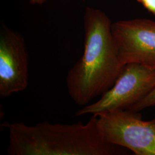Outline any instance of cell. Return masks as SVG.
I'll return each mask as SVG.
<instances>
[{
    "label": "cell",
    "mask_w": 155,
    "mask_h": 155,
    "mask_svg": "<svg viewBox=\"0 0 155 155\" xmlns=\"http://www.w3.org/2000/svg\"><path fill=\"white\" fill-rule=\"evenodd\" d=\"M110 18L87 7L83 16L84 50L66 77L68 93L78 105L86 106L110 89L125 64L118 54Z\"/></svg>",
    "instance_id": "cell-1"
},
{
    "label": "cell",
    "mask_w": 155,
    "mask_h": 155,
    "mask_svg": "<svg viewBox=\"0 0 155 155\" xmlns=\"http://www.w3.org/2000/svg\"><path fill=\"white\" fill-rule=\"evenodd\" d=\"M153 106H155V87L147 96L133 106L129 110L140 112L144 109Z\"/></svg>",
    "instance_id": "cell-7"
},
{
    "label": "cell",
    "mask_w": 155,
    "mask_h": 155,
    "mask_svg": "<svg viewBox=\"0 0 155 155\" xmlns=\"http://www.w3.org/2000/svg\"><path fill=\"white\" fill-rule=\"evenodd\" d=\"M144 8L155 16V0H137Z\"/></svg>",
    "instance_id": "cell-8"
},
{
    "label": "cell",
    "mask_w": 155,
    "mask_h": 155,
    "mask_svg": "<svg viewBox=\"0 0 155 155\" xmlns=\"http://www.w3.org/2000/svg\"><path fill=\"white\" fill-rule=\"evenodd\" d=\"M111 33L124 64L136 63L155 70V21H118L112 23Z\"/></svg>",
    "instance_id": "cell-5"
},
{
    "label": "cell",
    "mask_w": 155,
    "mask_h": 155,
    "mask_svg": "<svg viewBox=\"0 0 155 155\" xmlns=\"http://www.w3.org/2000/svg\"><path fill=\"white\" fill-rule=\"evenodd\" d=\"M154 120H155V118H154Z\"/></svg>",
    "instance_id": "cell-10"
},
{
    "label": "cell",
    "mask_w": 155,
    "mask_h": 155,
    "mask_svg": "<svg viewBox=\"0 0 155 155\" xmlns=\"http://www.w3.org/2000/svg\"><path fill=\"white\" fill-rule=\"evenodd\" d=\"M47 0H29V3L32 5H41Z\"/></svg>",
    "instance_id": "cell-9"
},
{
    "label": "cell",
    "mask_w": 155,
    "mask_h": 155,
    "mask_svg": "<svg viewBox=\"0 0 155 155\" xmlns=\"http://www.w3.org/2000/svg\"><path fill=\"white\" fill-rule=\"evenodd\" d=\"M29 55L21 34L2 23L0 29V97L5 98L27 88Z\"/></svg>",
    "instance_id": "cell-6"
},
{
    "label": "cell",
    "mask_w": 155,
    "mask_h": 155,
    "mask_svg": "<svg viewBox=\"0 0 155 155\" xmlns=\"http://www.w3.org/2000/svg\"><path fill=\"white\" fill-rule=\"evenodd\" d=\"M2 126L9 132V155H129V150L103 139L94 116L86 124L6 122Z\"/></svg>",
    "instance_id": "cell-2"
},
{
    "label": "cell",
    "mask_w": 155,
    "mask_h": 155,
    "mask_svg": "<svg viewBox=\"0 0 155 155\" xmlns=\"http://www.w3.org/2000/svg\"><path fill=\"white\" fill-rule=\"evenodd\" d=\"M155 87V70L136 63L126 64L113 86L95 102L84 106L75 116H94L111 111L129 110Z\"/></svg>",
    "instance_id": "cell-4"
},
{
    "label": "cell",
    "mask_w": 155,
    "mask_h": 155,
    "mask_svg": "<svg viewBox=\"0 0 155 155\" xmlns=\"http://www.w3.org/2000/svg\"><path fill=\"white\" fill-rule=\"evenodd\" d=\"M97 117V127L108 143L136 155H155V120L144 121L139 111H111Z\"/></svg>",
    "instance_id": "cell-3"
}]
</instances>
